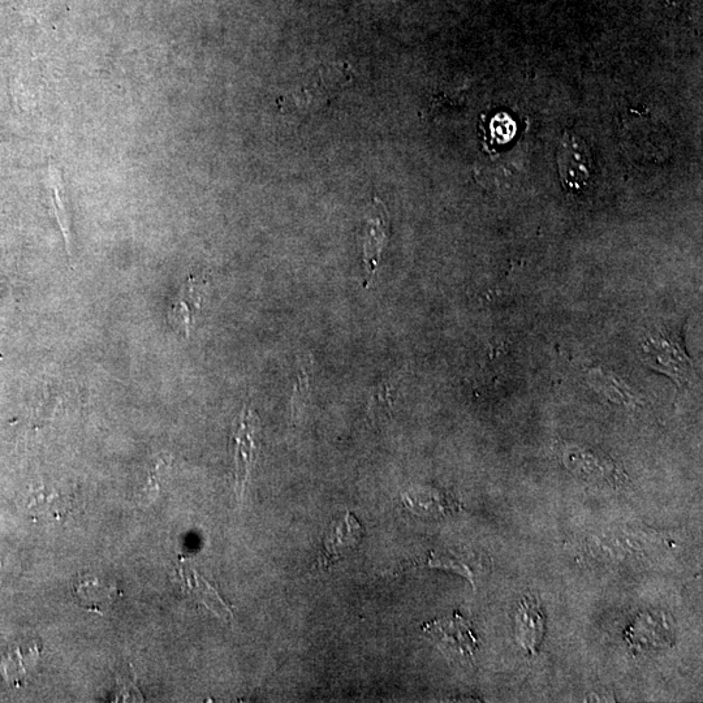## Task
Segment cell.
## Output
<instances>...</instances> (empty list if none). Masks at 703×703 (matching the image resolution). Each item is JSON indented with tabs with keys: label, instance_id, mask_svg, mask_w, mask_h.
Masks as SVG:
<instances>
[{
	"label": "cell",
	"instance_id": "cell-5",
	"mask_svg": "<svg viewBox=\"0 0 703 703\" xmlns=\"http://www.w3.org/2000/svg\"><path fill=\"white\" fill-rule=\"evenodd\" d=\"M362 258L366 271L365 286L372 282L378 263L381 261L388 237L390 222L385 204L378 197L370 202L366 210L364 228L361 231Z\"/></svg>",
	"mask_w": 703,
	"mask_h": 703
},
{
	"label": "cell",
	"instance_id": "cell-8",
	"mask_svg": "<svg viewBox=\"0 0 703 703\" xmlns=\"http://www.w3.org/2000/svg\"><path fill=\"white\" fill-rule=\"evenodd\" d=\"M202 308V291L196 278H189L178 299L168 312V321L174 329L188 338L194 319Z\"/></svg>",
	"mask_w": 703,
	"mask_h": 703
},
{
	"label": "cell",
	"instance_id": "cell-6",
	"mask_svg": "<svg viewBox=\"0 0 703 703\" xmlns=\"http://www.w3.org/2000/svg\"><path fill=\"white\" fill-rule=\"evenodd\" d=\"M258 428H260V420H258L256 413L252 409L244 407L240 417L237 418L234 433L236 489L240 497L247 487L250 472H252L258 451H260Z\"/></svg>",
	"mask_w": 703,
	"mask_h": 703
},
{
	"label": "cell",
	"instance_id": "cell-15",
	"mask_svg": "<svg viewBox=\"0 0 703 703\" xmlns=\"http://www.w3.org/2000/svg\"><path fill=\"white\" fill-rule=\"evenodd\" d=\"M37 661L36 648L25 651L20 648L11 649L0 662V671L7 683L19 685L28 676L29 668Z\"/></svg>",
	"mask_w": 703,
	"mask_h": 703
},
{
	"label": "cell",
	"instance_id": "cell-12",
	"mask_svg": "<svg viewBox=\"0 0 703 703\" xmlns=\"http://www.w3.org/2000/svg\"><path fill=\"white\" fill-rule=\"evenodd\" d=\"M327 77H321L312 85L305 86L300 92L280 99L282 110L309 112L317 111L326 106L330 101V85L326 83Z\"/></svg>",
	"mask_w": 703,
	"mask_h": 703
},
{
	"label": "cell",
	"instance_id": "cell-10",
	"mask_svg": "<svg viewBox=\"0 0 703 703\" xmlns=\"http://www.w3.org/2000/svg\"><path fill=\"white\" fill-rule=\"evenodd\" d=\"M403 499L408 510L422 517H446L460 510L457 500L438 490H418L405 494Z\"/></svg>",
	"mask_w": 703,
	"mask_h": 703
},
{
	"label": "cell",
	"instance_id": "cell-1",
	"mask_svg": "<svg viewBox=\"0 0 703 703\" xmlns=\"http://www.w3.org/2000/svg\"><path fill=\"white\" fill-rule=\"evenodd\" d=\"M559 178L563 188L572 194H581L588 189L594 178L592 150L576 133L567 131L559 142L556 152Z\"/></svg>",
	"mask_w": 703,
	"mask_h": 703
},
{
	"label": "cell",
	"instance_id": "cell-16",
	"mask_svg": "<svg viewBox=\"0 0 703 703\" xmlns=\"http://www.w3.org/2000/svg\"><path fill=\"white\" fill-rule=\"evenodd\" d=\"M50 178L51 187H53L54 192L56 218H58L60 230H62L64 240H66L68 253L71 254V224H69L67 197L66 194H64L66 192H64L62 175H60L59 170H55L53 165L50 166Z\"/></svg>",
	"mask_w": 703,
	"mask_h": 703
},
{
	"label": "cell",
	"instance_id": "cell-14",
	"mask_svg": "<svg viewBox=\"0 0 703 703\" xmlns=\"http://www.w3.org/2000/svg\"><path fill=\"white\" fill-rule=\"evenodd\" d=\"M27 508L34 516L46 517V519L54 517L58 520L69 511L71 502L60 491L40 487V489L33 490L32 495L28 498Z\"/></svg>",
	"mask_w": 703,
	"mask_h": 703
},
{
	"label": "cell",
	"instance_id": "cell-4",
	"mask_svg": "<svg viewBox=\"0 0 703 703\" xmlns=\"http://www.w3.org/2000/svg\"><path fill=\"white\" fill-rule=\"evenodd\" d=\"M560 455L564 465L573 474L586 481L606 483V485H620L625 481L624 473L615 461L601 452L588 450L576 444H567L560 450Z\"/></svg>",
	"mask_w": 703,
	"mask_h": 703
},
{
	"label": "cell",
	"instance_id": "cell-9",
	"mask_svg": "<svg viewBox=\"0 0 703 703\" xmlns=\"http://www.w3.org/2000/svg\"><path fill=\"white\" fill-rule=\"evenodd\" d=\"M118 594L119 590L114 584L96 577H80L73 584V597L76 602L86 610L97 614H103V610L114 602Z\"/></svg>",
	"mask_w": 703,
	"mask_h": 703
},
{
	"label": "cell",
	"instance_id": "cell-2",
	"mask_svg": "<svg viewBox=\"0 0 703 703\" xmlns=\"http://www.w3.org/2000/svg\"><path fill=\"white\" fill-rule=\"evenodd\" d=\"M424 633L452 662L467 664L473 661L478 649V638L472 624L460 614L430 621Z\"/></svg>",
	"mask_w": 703,
	"mask_h": 703
},
{
	"label": "cell",
	"instance_id": "cell-17",
	"mask_svg": "<svg viewBox=\"0 0 703 703\" xmlns=\"http://www.w3.org/2000/svg\"><path fill=\"white\" fill-rule=\"evenodd\" d=\"M428 566L459 573L474 582V571L468 564L467 556L455 555L452 552H431Z\"/></svg>",
	"mask_w": 703,
	"mask_h": 703
},
{
	"label": "cell",
	"instance_id": "cell-13",
	"mask_svg": "<svg viewBox=\"0 0 703 703\" xmlns=\"http://www.w3.org/2000/svg\"><path fill=\"white\" fill-rule=\"evenodd\" d=\"M589 382L595 390L602 392L607 399L621 405H637L640 403V396L632 390L627 383L620 381L615 375L603 372L601 369H594L589 374Z\"/></svg>",
	"mask_w": 703,
	"mask_h": 703
},
{
	"label": "cell",
	"instance_id": "cell-18",
	"mask_svg": "<svg viewBox=\"0 0 703 703\" xmlns=\"http://www.w3.org/2000/svg\"><path fill=\"white\" fill-rule=\"evenodd\" d=\"M297 368H299V372H297V381L295 390H293V413H296L297 409H300L301 403H303L310 394V383H312L313 377L312 356H301V359L297 362Z\"/></svg>",
	"mask_w": 703,
	"mask_h": 703
},
{
	"label": "cell",
	"instance_id": "cell-11",
	"mask_svg": "<svg viewBox=\"0 0 703 703\" xmlns=\"http://www.w3.org/2000/svg\"><path fill=\"white\" fill-rule=\"evenodd\" d=\"M361 526L351 513L345 515L344 520L332 525L325 539V562H338L349 551L359 545L361 539Z\"/></svg>",
	"mask_w": 703,
	"mask_h": 703
},
{
	"label": "cell",
	"instance_id": "cell-7",
	"mask_svg": "<svg viewBox=\"0 0 703 703\" xmlns=\"http://www.w3.org/2000/svg\"><path fill=\"white\" fill-rule=\"evenodd\" d=\"M546 619L539 602L534 597H525L516 615V638L521 649L536 655L545 638Z\"/></svg>",
	"mask_w": 703,
	"mask_h": 703
},
{
	"label": "cell",
	"instance_id": "cell-3",
	"mask_svg": "<svg viewBox=\"0 0 703 703\" xmlns=\"http://www.w3.org/2000/svg\"><path fill=\"white\" fill-rule=\"evenodd\" d=\"M642 359L650 368L668 375L679 385H687L693 375V362L674 340L651 336L642 343Z\"/></svg>",
	"mask_w": 703,
	"mask_h": 703
}]
</instances>
